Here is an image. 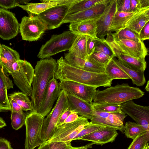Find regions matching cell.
<instances>
[{
    "mask_svg": "<svg viewBox=\"0 0 149 149\" xmlns=\"http://www.w3.org/2000/svg\"><path fill=\"white\" fill-rule=\"evenodd\" d=\"M57 68L54 78L56 79L75 82L97 88L110 87L112 81L106 73H96L84 70L72 66L63 56L57 60Z\"/></svg>",
    "mask_w": 149,
    "mask_h": 149,
    "instance_id": "1",
    "label": "cell"
},
{
    "mask_svg": "<svg viewBox=\"0 0 149 149\" xmlns=\"http://www.w3.org/2000/svg\"><path fill=\"white\" fill-rule=\"evenodd\" d=\"M57 66V61L51 57L37 61L32 84V110L30 113H38L48 84L54 77Z\"/></svg>",
    "mask_w": 149,
    "mask_h": 149,
    "instance_id": "2",
    "label": "cell"
},
{
    "mask_svg": "<svg viewBox=\"0 0 149 149\" xmlns=\"http://www.w3.org/2000/svg\"><path fill=\"white\" fill-rule=\"evenodd\" d=\"M144 95V92L139 88L130 86L128 84L123 83L102 91L96 90L92 104H121L141 98Z\"/></svg>",
    "mask_w": 149,
    "mask_h": 149,
    "instance_id": "3",
    "label": "cell"
},
{
    "mask_svg": "<svg viewBox=\"0 0 149 149\" xmlns=\"http://www.w3.org/2000/svg\"><path fill=\"white\" fill-rule=\"evenodd\" d=\"M77 36L70 30L52 35L41 47L38 57L41 59L49 58L59 52L69 51Z\"/></svg>",
    "mask_w": 149,
    "mask_h": 149,
    "instance_id": "4",
    "label": "cell"
},
{
    "mask_svg": "<svg viewBox=\"0 0 149 149\" xmlns=\"http://www.w3.org/2000/svg\"><path fill=\"white\" fill-rule=\"evenodd\" d=\"M104 42L109 47L114 55L116 54H123L139 58L145 59L148 51L143 41L132 40L113 39L111 35L108 34Z\"/></svg>",
    "mask_w": 149,
    "mask_h": 149,
    "instance_id": "5",
    "label": "cell"
},
{
    "mask_svg": "<svg viewBox=\"0 0 149 149\" xmlns=\"http://www.w3.org/2000/svg\"><path fill=\"white\" fill-rule=\"evenodd\" d=\"M12 68L10 74L15 84L22 92L31 97L34 69L29 62L21 59L14 63Z\"/></svg>",
    "mask_w": 149,
    "mask_h": 149,
    "instance_id": "6",
    "label": "cell"
},
{
    "mask_svg": "<svg viewBox=\"0 0 149 149\" xmlns=\"http://www.w3.org/2000/svg\"><path fill=\"white\" fill-rule=\"evenodd\" d=\"M68 107L67 93L64 90H61L55 106L46 118L43 119L41 137L44 142L52 136L60 116Z\"/></svg>",
    "mask_w": 149,
    "mask_h": 149,
    "instance_id": "7",
    "label": "cell"
},
{
    "mask_svg": "<svg viewBox=\"0 0 149 149\" xmlns=\"http://www.w3.org/2000/svg\"><path fill=\"white\" fill-rule=\"evenodd\" d=\"M44 118L36 113H30L26 115L24 149H34L44 142L41 137Z\"/></svg>",
    "mask_w": 149,
    "mask_h": 149,
    "instance_id": "8",
    "label": "cell"
},
{
    "mask_svg": "<svg viewBox=\"0 0 149 149\" xmlns=\"http://www.w3.org/2000/svg\"><path fill=\"white\" fill-rule=\"evenodd\" d=\"M19 29L23 40L35 41L47 30V25L38 15L30 14L22 18Z\"/></svg>",
    "mask_w": 149,
    "mask_h": 149,
    "instance_id": "9",
    "label": "cell"
},
{
    "mask_svg": "<svg viewBox=\"0 0 149 149\" xmlns=\"http://www.w3.org/2000/svg\"><path fill=\"white\" fill-rule=\"evenodd\" d=\"M89 122L88 119L79 116L74 122L63 124L56 127L52 136L46 142H71Z\"/></svg>",
    "mask_w": 149,
    "mask_h": 149,
    "instance_id": "10",
    "label": "cell"
},
{
    "mask_svg": "<svg viewBox=\"0 0 149 149\" xmlns=\"http://www.w3.org/2000/svg\"><path fill=\"white\" fill-rule=\"evenodd\" d=\"M78 1L54 6L39 15V17L47 25V30L54 29L60 26L71 7Z\"/></svg>",
    "mask_w": 149,
    "mask_h": 149,
    "instance_id": "11",
    "label": "cell"
},
{
    "mask_svg": "<svg viewBox=\"0 0 149 149\" xmlns=\"http://www.w3.org/2000/svg\"><path fill=\"white\" fill-rule=\"evenodd\" d=\"M59 84L61 90H63L67 93L92 103L96 87L69 81H60Z\"/></svg>",
    "mask_w": 149,
    "mask_h": 149,
    "instance_id": "12",
    "label": "cell"
},
{
    "mask_svg": "<svg viewBox=\"0 0 149 149\" xmlns=\"http://www.w3.org/2000/svg\"><path fill=\"white\" fill-rule=\"evenodd\" d=\"M19 24L12 12L0 8V37L8 40L17 36Z\"/></svg>",
    "mask_w": 149,
    "mask_h": 149,
    "instance_id": "13",
    "label": "cell"
},
{
    "mask_svg": "<svg viewBox=\"0 0 149 149\" xmlns=\"http://www.w3.org/2000/svg\"><path fill=\"white\" fill-rule=\"evenodd\" d=\"M122 111L130 117L136 123L149 131V107L135 103L132 100L121 104Z\"/></svg>",
    "mask_w": 149,
    "mask_h": 149,
    "instance_id": "14",
    "label": "cell"
},
{
    "mask_svg": "<svg viewBox=\"0 0 149 149\" xmlns=\"http://www.w3.org/2000/svg\"><path fill=\"white\" fill-rule=\"evenodd\" d=\"M61 90L54 77L49 82L41 103L38 113L43 118L47 116L57 100Z\"/></svg>",
    "mask_w": 149,
    "mask_h": 149,
    "instance_id": "15",
    "label": "cell"
},
{
    "mask_svg": "<svg viewBox=\"0 0 149 149\" xmlns=\"http://www.w3.org/2000/svg\"><path fill=\"white\" fill-rule=\"evenodd\" d=\"M110 1L111 0H104L103 2L82 11L67 15L64 19L63 24L98 19L102 15L106 7Z\"/></svg>",
    "mask_w": 149,
    "mask_h": 149,
    "instance_id": "16",
    "label": "cell"
},
{
    "mask_svg": "<svg viewBox=\"0 0 149 149\" xmlns=\"http://www.w3.org/2000/svg\"><path fill=\"white\" fill-rule=\"evenodd\" d=\"M149 10V7L141 8L131 12H119L116 11L113 16L109 33L117 32L125 28L141 15Z\"/></svg>",
    "mask_w": 149,
    "mask_h": 149,
    "instance_id": "17",
    "label": "cell"
},
{
    "mask_svg": "<svg viewBox=\"0 0 149 149\" xmlns=\"http://www.w3.org/2000/svg\"><path fill=\"white\" fill-rule=\"evenodd\" d=\"M116 11V0H111L97 21V36L103 41L105 40V37L109 33V29Z\"/></svg>",
    "mask_w": 149,
    "mask_h": 149,
    "instance_id": "18",
    "label": "cell"
},
{
    "mask_svg": "<svg viewBox=\"0 0 149 149\" xmlns=\"http://www.w3.org/2000/svg\"><path fill=\"white\" fill-rule=\"evenodd\" d=\"M79 0H40L41 3H28L22 5L16 3L15 6L26 11L30 14L38 15L43 12L54 6L77 2Z\"/></svg>",
    "mask_w": 149,
    "mask_h": 149,
    "instance_id": "19",
    "label": "cell"
},
{
    "mask_svg": "<svg viewBox=\"0 0 149 149\" xmlns=\"http://www.w3.org/2000/svg\"><path fill=\"white\" fill-rule=\"evenodd\" d=\"M118 135L116 129L104 126L83 136L80 140L89 141L94 144L102 145L113 142Z\"/></svg>",
    "mask_w": 149,
    "mask_h": 149,
    "instance_id": "20",
    "label": "cell"
},
{
    "mask_svg": "<svg viewBox=\"0 0 149 149\" xmlns=\"http://www.w3.org/2000/svg\"><path fill=\"white\" fill-rule=\"evenodd\" d=\"M67 95L68 106L72 111L88 119L91 120L92 118L95 110L92 103L87 102L70 94L67 93Z\"/></svg>",
    "mask_w": 149,
    "mask_h": 149,
    "instance_id": "21",
    "label": "cell"
},
{
    "mask_svg": "<svg viewBox=\"0 0 149 149\" xmlns=\"http://www.w3.org/2000/svg\"><path fill=\"white\" fill-rule=\"evenodd\" d=\"M20 56L16 51L2 44L0 48V67L6 74L12 71L13 64L19 60Z\"/></svg>",
    "mask_w": 149,
    "mask_h": 149,
    "instance_id": "22",
    "label": "cell"
},
{
    "mask_svg": "<svg viewBox=\"0 0 149 149\" xmlns=\"http://www.w3.org/2000/svg\"><path fill=\"white\" fill-rule=\"evenodd\" d=\"M98 19L70 23L69 26L70 31L77 35H84L94 38H98L96 30L97 22Z\"/></svg>",
    "mask_w": 149,
    "mask_h": 149,
    "instance_id": "23",
    "label": "cell"
},
{
    "mask_svg": "<svg viewBox=\"0 0 149 149\" xmlns=\"http://www.w3.org/2000/svg\"><path fill=\"white\" fill-rule=\"evenodd\" d=\"M12 80L0 68V112L11 111L7 90L13 88Z\"/></svg>",
    "mask_w": 149,
    "mask_h": 149,
    "instance_id": "24",
    "label": "cell"
},
{
    "mask_svg": "<svg viewBox=\"0 0 149 149\" xmlns=\"http://www.w3.org/2000/svg\"><path fill=\"white\" fill-rule=\"evenodd\" d=\"M65 60L69 64L77 68L92 72H105L104 68L96 66L88 60H85L68 52L64 55Z\"/></svg>",
    "mask_w": 149,
    "mask_h": 149,
    "instance_id": "25",
    "label": "cell"
},
{
    "mask_svg": "<svg viewBox=\"0 0 149 149\" xmlns=\"http://www.w3.org/2000/svg\"><path fill=\"white\" fill-rule=\"evenodd\" d=\"M114 56L118 61L125 67L132 70L144 71L147 66L145 59L139 58L123 54H116Z\"/></svg>",
    "mask_w": 149,
    "mask_h": 149,
    "instance_id": "26",
    "label": "cell"
},
{
    "mask_svg": "<svg viewBox=\"0 0 149 149\" xmlns=\"http://www.w3.org/2000/svg\"><path fill=\"white\" fill-rule=\"evenodd\" d=\"M87 36L77 35L68 52L85 60L88 58L86 49Z\"/></svg>",
    "mask_w": 149,
    "mask_h": 149,
    "instance_id": "27",
    "label": "cell"
},
{
    "mask_svg": "<svg viewBox=\"0 0 149 149\" xmlns=\"http://www.w3.org/2000/svg\"><path fill=\"white\" fill-rule=\"evenodd\" d=\"M127 116L125 114L111 113L107 117L100 121L97 124L113 128L123 133L125 130L123 121Z\"/></svg>",
    "mask_w": 149,
    "mask_h": 149,
    "instance_id": "28",
    "label": "cell"
},
{
    "mask_svg": "<svg viewBox=\"0 0 149 149\" xmlns=\"http://www.w3.org/2000/svg\"><path fill=\"white\" fill-rule=\"evenodd\" d=\"M105 72L112 81L116 79H130L129 77L112 59L104 67Z\"/></svg>",
    "mask_w": 149,
    "mask_h": 149,
    "instance_id": "29",
    "label": "cell"
},
{
    "mask_svg": "<svg viewBox=\"0 0 149 149\" xmlns=\"http://www.w3.org/2000/svg\"><path fill=\"white\" fill-rule=\"evenodd\" d=\"M112 59L129 77L134 84L137 86H141L145 84L146 80L144 71H136L130 69L120 63L115 57L113 58Z\"/></svg>",
    "mask_w": 149,
    "mask_h": 149,
    "instance_id": "30",
    "label": "cell"
},
{
    "mask_svg": "<svg viewBox=\"0 0 149 149\" xmlns=\"http://www.w3.org/2000/svg\"><path fill=\"white\" fill-rule=\"evenodd\" d=\"M148 131L141 125L129 121L125 123L124 133L128 138L133 140L138 135Z\"/></svg>",
    "mask_w": 149,
    "mask_h": 149,
    "instance_id": "31",
    "label": "cell"
},
{
    "mask_svg": "<svg viewBox=\"0 0 149 149\" xmlns=\"http://www.w3.org/2000/svg\"><path fill=\"white\" fill-rule=\"evenodd\" d=\"M110 34L112 38L116 40L126 39L139 42V35L128 27H126Z\"/></svg>",
    "mask_w": 149,
    "mask_h": 149,
    "instance_id": "32",
    "label": "cell"
},
{
    "mask_svg": "<svg viewBox=\"0 0 149 149\" xmlns=\"http://www.w3.org/2000/svg\"><path fill=\"white\" fill-rule=\"evenodd\" d=\"M8 97L15 100L21 107L23 110L27 111L32 110L31 101L26 94L22 92H14Z\"/></svg>",
    "mask_w": 149,
    "mask_h": 149,
    "instance_id": "33",
    "label": "cell"
},
{
    "mask_svg": "<svg viewBox=\"0 0 149 149\" xmlns=\"http://www.w3.org/2000/svg\"><path fill=\"white\" fill-rule=\"evenodd\" d=\"M104 0H79L73 4L69 10L68 15L76 13L103 2Z\"/></svg>",
    "mask_w": 149,
    "mask_h": 149,
    "instance_id": "34",
    "label": "cell"
},
{
    "mask_svg": "<svg viewBox=\"0 0 149 149\" xmlns=\"http://www.w3.org/2000/svg\"><path fill=\"white\" fill-rule=\"evenodd\" d=\"M148 22H149V10L141 15L126 27L129 28L139 35L141 29Z\"/></svg>",
    "mask_w": 149,
    "mask_h": 149,
    "instance_id": "35",
    "label": "cell"
},
{
    "mask_svg": "<svg viewBox=\"0 0 149 149\" xmlns=\"http://www.w3.org/2000/svg\"><path fill=\"white\" fill-rule=\"evenodd\" d=\"M112 59L101 52L95 51L88 56L87 60L97 67L104 68Z\"/></svg>",
    "mask_w": 149,
    "mask_h": 149,
    "instance_id": "36",
    "label": "cell"
},
{
    "mask_svg": "<svg viewBox=\"0 0 149 149\" xmlns=\"http://www.w3.org/2000/svg\"><path fill=\"white\" fill-rule=\"evenodd\" d=\"M92 104L94 109L95 111L125 114L121 110V104L110 103Z\"/></svg>",
    "mask_w": 149,
    "mask_h": 149,
    "instance_id": "37",
    "label": "cell"
},
{
    "mask_svg": "<svg viewBox=\"0 0 149 149\" xmlns=\"http://www.w3.org/2000/svg\"><path fill=\"white\" fill-rule=\"evenodd\" d=\"M149 131L141 134L136 137L127 149H142L149 143Z\"/></svg>",
    "mask_w": 149,
    "mask_h": 149,
    "instance_id": "38",
    "label": "cell"
},
{
    "mask_svg": "<svg viewBox=\"0 0 149 149\" xmlns=\"http://www.w3.org/2000/svg\"><path fill=\"white\" fill-rule=\"evenodd\" d=\"M11 111V125L13 129L17 130L25 124L26 115L22 111L19 112Z\"/></svg>",
    "mask_w": 149,
    "mask_h": 149,
    "instance_id": "39",
    "label": "cell"
},
{
    "mask_svg": "<svg viewBox=\"0 0 149 149\" xmlns=\"http://www.w3.org/2000/svg\"><path fill=\"white\" fill-rule=\"evenodd\" d=\"M103 125L92 123L89 122L87 125L73 139L72 141L80 140L83 136L95 131L103 127Z\"/></svg>",
    "mask_w": 149,
    "mask_h": 149,
    "instance_id": "40",
    "label": "cell"
},
{
    "mask_svg": "<svg viewBox=\"0 0 149 149\" xmlns=\"http://www.w3.org/2000/svg\"><path fill=\"white\" fill-rule=\"evenodd\" d=\"M95 51L101 52L112 58L115 57L112 51L104 41L99 38L97 40Z\"/></svg>",
    "mask_w": 149,
    "mask_h": 149,
    "instance_id": "41",
    "label": "cell"
},
{
    "mask_svg": "<svg viewBox=\"0 0 149 149\" xmlns=\"http://www.w3.org/2000/svg\"><path fill=\"white\" fill-rule=\"evenodd\" d=\"M116 11L119 12H131L130 0H116Z\"/></svg>",
    "mask_w": 149,
    "mask_h": 149,
    "instance_id": "42",
    "label": "cell"
},
{
    "mask_svg": "<svg viewBox=\"0 0 149 149\" xmlns=\"http://www.w3.org/2000/svg\"><path fill=\"white\" fill-rule=\"evenodd\" d=\"M99 38H94L87 36L86 42V49L88 57L95 51L96 44Z\"/></svg>",
    "mask_w": 149,
    "mask_h": 149,
    "instance_id": "43",
    "label": "cell"
},
{
    "mask_svg": "<svg viewBox=\"0 0 149 149\" xmlns=\"http://www.w3.org/2000/svg\"><path fill=\"white\" fill-rule=\"evenodd\" d=\"M48 143L49 149H68L71 142L55 141Z\"/></svg>",
    "mask_w": 149,
    "mask_h": 149,
    "instance_id": "44",
    "label": "cell"
},
{
    "mask_svg": "<svg viewBox=\"0 0 149 149\" xmlns=\"http://www.w3.org/2000/svg\"><path fill=\"white\" fill-rule=\"evenodd\" d=\"M139 37L140 40L142 41L149 39V22H148L141 30Z\"/></svg>",
    "mask_w": 149,
    "mask_h": 149,
    "instance_id": "45",
    "label": "cell"
},
{
    "mask_svg": "<svg viewBox=\"0 0 149 149\" xmlns=\"http://www.w3.org/2000/svg\"><path fill=\"white\" fill-rule=\"evenodd\" d=\"M17 3L15 0H0L1 8L7 9L16 7L15 4Z\"/></svg>",
    "mask_w": 149,
    "mask_h": 149,
    "instance_id": "46",
    "label": "cell"
},
{
    "mask_svg": "<svg viewBox=\"0 0 149 149\" xmlns=\"http://www.w3.org/2000/svg\"><path fill=\"white\" fill-rule=\"evenodd\" d=\"M71 111L68 106L60 116L56 124V127L63 124L64 121L71 113Z\"/></svg>",
    "mask_w": 149,
    "mask_h": 149,
    "instance_id": "47",
    "label": "cell"
},
{
    "mask_svg": "<svg viewBox=\"0 0 149 149\" xmlns=\"http://www.w3.org/2000/svg\"><path fill=\"white\" fill-rule=\"evenodd\" d=\"M79 116L78 114L74 111H71V112L64 121L63 124L71 123L76 121Z\"/></svg>",
    "mask_w": 149,
    "mask_h": 149,
    "instance_id": "48",
    "label": "cell"
},
{
    "mask_svg": "<svg viewBox=\"0 0 149 149\" xmlns=\"http://www.w3.org/2000/svg\"><path fill=\"white\" fill-rule=\"evenodd\" d=\"M11 110L14 112H19L23 111L20 106L13 99L8 98Z\"/></svg>",
    "mask_w": 149,
    "mask_h": 149,
    "instance_id": "49",
    "label": "cell"
},
{
    "mask_svg": "<svg viewBox=\"0 0 149 149\" xmlns=\"http://www.w3.org/2000/svg\"><path fill=\"white\" fill-rule=\"evenodd\" d=\"M0 149H13L10 142L7 139L0 137Z\"/></svg>",
    "mask_w": 149,
    "mask_h": 149,
    "instance_id": "50",
    "label": "cell"
},
{
    "mask_svg": "<svg viewBox=\"0 0 149 149\" xmlns=\"http://www.w3.org/2000/svg\"><path fill=\"white\" fill-rule=\"evenodd\" d=\"M139 0H130L131 12H133L141 9Z\"/></svg>",
    "mask_w": 149,
    "mask_h": 149,
    "instance_id": "51",
    "label": "cell"
},
{
    "mask_svg": "<svg viewBox=\"0 0 149 149\" xmlns=\"http://www.w3.org/2000/svg\"><path fill=\"white\" fill-rule=\"evenodd\" d=\"M95 144L94 143H91L84 146L79 147H72L71 144L69 146L68 149H88L92 147V145Z\"/></svg>",
    "mask_w": 149,
    "mask_h": 149,
    "instance_id": "52",
    "label": "cell"
},
{
    "mask_svg": "<svg viewBox=\"0 0 149 149\" xmlns=\"http://www.w3.org/2000/svg\"><path fill=\"white\" fill-rule=\"evenodd\" d=\"M141 8L149 7V0H139Z\"/></svg>",
    "mask_w": 149,
    "mask_h": 149,
    "instance_id": "53",
    "label": "cell"
},
{
    "mask_svg": "<svg viewBox=\"0 0 149 149\" xmlns=\"http://www.w3.org/2000/svg\"><path fill=\"white\" fill-rule=\"evenodd\" d=\"M37 149H49L48 143L46 141L44 142Z\"/></svg>",
    "mask_w": 149,
    "mask_h": 149,
    "instance_id": "54",
    "label": "cell"
},
{
    "mask_svg": "<svg viewBox=\"0 0 149 149\" xmlns=\"http://www.w3.org/2000/svg\"><path fill=\"white\" fill-rule=\"evenodd\" d=\"M6 126V124L3 118L0 116V129Z\"/></svg>",
    "mask_w": 149,
    "mask_h": 149,
    "instance_id": "55",
    "label": "cell"
},
{
    "mask_svg": "<svg viewBox=\"0 0 149 149\" xmlns=\"http://www.w3.org/2000/svg\"><path fill=\"white\" fill-rule=\"evenodd\" d=\"M145 90L146 91L148 92L149 91V81H148L145 87Z\"/></svg>",
    "mask_w": 149,
    "mask_h": 149,
    "instance_id": "56",
    "label": "cell"
},
{
    "mask_svg": "<svg viewBox=\"0 0 149 149\" xmlns=\"http://www.w3.org/2000/svg\"><path fill=\"white\" fill-rule=\"evenodd\" d=\"M142 149H149V143H147Z\"/></svg>",
    "mask_w": 149,
    "mask_h": 149,
    "instance_id": "57",
    "label": "cell"
},
{
    "mask_svg": "<svg viewBox=\"0 0 149 149\" xmlns=\"http://www.w3.org/2000/svg\"><path fill=\"white\" fill-rule=\"evenodd\" d=\"M1 45L0 43V48L1 47Z\"/></svg>",
    "mask_w": 149,
    "mask_h": 149,
    "instance_id": "58",
    "label": "cell"
},
{
    "mask_svg": "<svg viewBox=\"0 0 149 149\" xmlns=\"http://www.w3.org/2000/svg\"></svg>",
    "mask_w": 149,
    "mask_h": 149,
    "instance_id": "59",
    "label": "cell"
}]
</instances>
